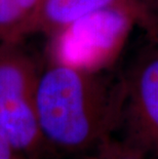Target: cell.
I'll list each match as a JSON object with an SVG mask.
<instances>
[{
    "label": "cell",
    "mask_w": 158,
    "mask_h": 159,
    "mask_svg": "<svg viewBox=\"0 0 158 159\" xmlns=\"http://www.w3.org/2000/svg\"><path fill=\"white\" fill-rule=\"evenodd\" d=\"M92 159H155L124 139L110 137L95 148Z\"/></svg>",
    "instance_id": "cell-7"
},
{
    "label": "cell",
    "mask_w": 158,
    "mask_h": 159,
    "mask_svg": "<svg viewBox=\"0 0 158 159\" xmlns=\"http://www.w3.org/2000/svg\"><path fill=\"white\" fill-rule=\"evenodd\" d=\"M33 29L34 19L23 9L18 0H0V39L15 42Z\"/></svg>",
    "instance_id": "cell-6"
},
{
    "label": "cell",
    "mask_w": 158,
    "mask_h": 159,
    "mask_svg": "<svg viewBox=\"0 0 158 159\" xmlns=\"http://www.w3.org/2000/svg\"><path fill=\"white\" fill-rule=\"evenodd\" d=\"M18 1L20 3V5L23 7V9L33 16V19H34V24H35L37 11H38V8H39L40 3H41L42 0H18Z\"/></svg>",
    "instance_id": "cell-10"
},
{
    "label": "cell",
    "mask_w": 158,
    "mask_h": 159,
    "mask_svg": "<svg viewBox=\"0 0 158 159\" xmlns=\"http://www.w3.org/2000/svg\"><path fill=\"white\" fill-rule=\"evenodd\" d=\"M134 24H139L137 16L123 8H107L83 16L52 36L53 62L92 72L108 70Z\"/></svg>",
    "instance_id": "cell-2"
},
{
    "label": "cell",
    "mask_w": 158,
    "mask_h": 159,
    "mask_svg": "<svg viewBox=\"0 0 158 159\" xmlns=\"http://www.w3.org/2000/svg\"><path fill=\"white\" fill-rule=\"evenodd\" d=\"M38 78L32 60L13 42L0 47V131L19 153L33 154L46 143L35 106Z\"/></svg>",
    "instance_id": "cell-3"
},
{
    "label": "cell",
    "mask_w": 158,
    "mask_h": 159,
    "mask_svg": "<svg viewBox=\"0 0 158 159\" xmlns=\"http://www.w3.org/2000/svg\"><path fill=\"white\" fill-rule=\"evenodd\" d=\"M107 8H123L133 12L139 25L146 29L145 15L137 0H42L34 30L53 36L77 20Z\"/></svg>",
    "instance_id": "cell-5"
},
{
    "label": "cell",
    "mask_w": 158,
    "mask_h": 159,
    "mask_svg": "<svg viewBox=\"0 0 158 159\" xmlns=\"http://www.w3.org/2000/svg\"><path fill=\"white\" fill-rule=\"evenodd\" d=\"M124 96L122 74L53 64L39 75L35 93L45 142L66 152L95 149L118 130Z\"/></svg>",
    "instance_id": "cell-1"
},
{
    "label": "cell",
    "mask_w": 158,
    "mask_h": 159,
    "mask_svg": "<svg viewBox=\"0 0 158 159\" xmlns=\"http://www.w3.org/2000/svg\"><path fill=\"white\" fill-rule=\"evenodd\" d=\"M122 74L124 140L158 159V42L149 37Z\"/></svg>",
    "instance_id": "cell-4"
},
{
    "label": "cell",
    "mask_w": 158,
    "mask_h": 159,
    "mask_svg": "<svg viewBox=\"0 0 158 159\" xmlns=\"http://www.w3.org/2000/svg\"><path fill=\"white\" fill-rule=\"evenodd\" d=\"M146 18V29L148 35L151 34L158 23V0H137Z\"/></svg>",
    "instance_id": "cell-8"
},
{
    "label": "cell",
    "mask_w": 158,
    "mask_h": 159,
    "mask_svg": "<svg viewBox=\"0 0 158 159\" xmlns=\"http://www.w3.org/2000/svg\"><path fill=\"white\" fill-rule=\"evenodd\" d=\"M18 153L7 138L0 131V159H22L18 158Z\"/></svg>",
    "instance_id": "cell-9"
},
{
    "label": "cell",
    "mask_w": 158,
    "mask_h": 159,
    "mask_svg": "<svg viewBox=\"0 0 158 159\" xmlns=\"http://www.w3.org/2000/svg\"><path fill=\"white\" fill-rule=\"evenodd\" d=\"M149 37H151L152 39L156 40L158 42V23L155 25V27H154V29H153V31L151 32V34H149Z\"/></svg>",
    "instance_id": "cell-11"
}]
</instances>
